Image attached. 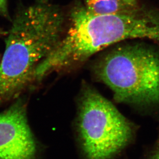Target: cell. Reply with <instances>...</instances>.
Returning <instances> with one entry per match:
<instances>
[{"label":"cell","instance_id":"obj_1","mask_svg":"<svg viewBox=\"0 0 159 159\" xmlns=\"http://www.w3.org/2000/svg\"><path fill=\"white\" fill-rule=\"evenodd\" d=\"M69 16L67 32L36 68L35 81L80 65L94 54L127 39L148 38L159 43V13L143 6L128 14L98 15L80 3Z\"/></svg>","mask_w":159,"mask_h":159},{"label":"cell","instance_id":"obj_2","mask_svg":"<svg viewBox=\"0 0 159 159\" xmlns=\"http://www.w3.org/2000/svg\"><path fill=\"white\" fill-rule=\"evenodd\" d=\"M64 23L63 12L51 0H35L17 12L0 62V105L35 81L36 68L57 45Z\"/></svg>","mask_w":159,"mask_h":159},{"label":"cell","instance_id":"obj_3","mask_svg":"<svg viewBox=\"0 0 159 159\" xmlns=\"http://www.w3.org/2000/svg\"><path fill=\"white\" fill-rule=\"evenodd\" d=\"M94 72L117 102L159 105V54L154 50L139 44L117 47L96 63Z\"/></svg>","mask_w":159,"mask_h":159},{"label":"cell","instance_id":"obj_4","mask_svg":"<svg viewBox=\"0 0 159 159\" xmlns=\"http://www.w3.org/2000/svg\"><path fill=\"white\" fill-rule=\"evenodd\" d=\"M77 128L85 159H112L131 142L135 127L110 101L84 84Z\"/></svg>","mask_w":159,"mask_h":159},{"label":"cell","instance_id":"obj_5","mask_svg":"<svg viewBox=\"0 0 159 159\" xmlns=\"http://www.w3.org/2000/svg\"><path fill=\"white\" fill-rule=\"evenodd\" d=\"M37 154L26 106L18 101L0 113V159H37Z\"/></svg>","mask_w":159,"mask_h":159},{"label":"cell","instance_id":"obj_6","mask_svg":"<svg viewBox=\"0 0 159 159\" xmlns=\"http://www.w3.org/2000/svg\"><path fill=\"white\" fill-rule=\"evenodd\" d=\"M89 12L98 15L128 14L143 6L139 0H83Z\"/></svg>","mask_w":159,"mask_h":159},{"label":"cell","instance_id":"obj_7","mask_svg":"<svg viewBox=\"0 0 159 159\" xmlns=\"http://www.w3.org/2000/svg\"><path fill=\"white\" fill-rule=\"evenodd\" d=\"M145 159H159V140Z\"/></svg>","mask_w":159,"mask_h":159},{"label":"cell","instance_id":"obj_8","mask_svg":"<svg viewBox=\"0 0 159 159\" xmlns=\"http://www.w3.org/2000/svg\"><path fill=\"white\" fill-rule=\"evenodd\" d=\"M0 15L6 18L9 17L7 0H0Z\"/></svg>","mask_w":159,"mask_h":159}]
</instances>
